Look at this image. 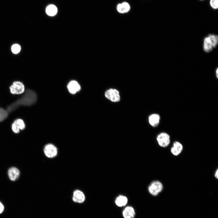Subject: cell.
Wrapping results in <instances>:
<instances>
[{
	"label": "cell",
	"mask_w": 218,
	"mask_h": 218,
	"mask_svg": "<svg viewBox=\"0 0 218 218\" xmlns=\"http://www.w3.org/2000/svg\"><path fill=\"white\" fill-rule=\"evenodd\" d=\"M4 207L3 204L0 202V214L2 213L4 211Z\"/></svg>",
	"instance_id": "21"
},
{
	"label": "cell",
	"mask_w": 218,
	"mask_h": 218,
	"mask_svg": "<svg viewBox=\"0 0 218 218\" xmlns=\"http://www.w3.org/2000/svg\"><path fill=\"white\" fill-rule=\"evenodd\" d=\"M44 152L45 155L49 158H53L57 155L58 149L56 147L51 144H46L44 148Z\"/></svg>",
	"instance_id": "6"
},
{
	"label": "cell",
	"mask_w": 218,
	"mask_h": 218,
	"mask_svg": "<svg viewBox=\"0 0 218 218\" xmlns=\"http://www.w3.org/2000/svg\"><path fill=\"white\" fill-rule=\"evenodd\" d=\"M157 140L159 145L163 147H167L170 143V136L165 132L160 133L157 136Z\"/></svg>",
	"instance_id": "4"
},
{
	"label": "cell",
	"mask_w": 218,
	"mask_h": 218,
	"mask_svg": "<svg viewBox=\"0 0 218 218\" xmlns=\"http://www.w3.org/2000/svg\"><path fill=\"white\" fill-rule=\"evenodd\" d=\"M183 149L182 144L177 141L174 142L171 147L170 151L172 154L174 156H177L181 152Z\"/></svg>",
	"instance_id": "12"
},
{
	"label": "cell",
	"mask_w": 218,
	"mask_h": 218,
	"mask_svg": "<svg viewBox=\"0 0 218 218\" xmlns=\"http://www.w3.org/2000/svg\"><path fill=\"white\" fill-rule=\"evenodd\" d=\"M20 172L19 170L15 167H11L8 171V175L9 179L12 181L16 180L19 177Z\"/></svg>",
	"instance_id": "11"
},
{
	"label": "cell",
	"mask_w": 218,
	"mask_h": 218,
	"mask_svg": "<svg viewBox=\"0 0 218 218\" xmlns=\"http://www.w3.org/2000/svg\"><path fill=\"white\" fill-rule=\"evenodd\" d=\"M211 7L214 9L218 8V0H210V2Z\"/></svg>",
	"instance_id": "20"
},
{
	"label": "cell",
	"mask_w": 218,
	"mask_h": 218,
	"mask_svg": "<svg viewBox=\"0 0 218 218\" xmlns=\"http://www.w3.org/2000/svg\"><path fill=\"white\" fill-rule=\"evenodd\" d=\"M11 93L13 94H20L23 93L25 91V87L23 84L21 82H14L9 88Z\"/></svg>",
	"instance_id": "7"
},
{
	"label": "cell",
	"mask_w": 218,
	"mask_h": 218,
	"mask_svg": "<svg viewBox=\"0 0 218 218\" xmlns=\"http://www.w3.org/2000/svg\"><path fill=\"white\" fill-rule=\"evenodd\" d=\"M25 127L24 121L21 119H17L15 120L12 125V129L15 133H18L20 131V130H22Z\"/></svg>",
	"instance_id": "8"
},
{
	"label": "cell",
	"mask_w": 218,
	"mask_h": 218,
	"mask_svg": "<svg viewBox=\"0 0 218 218\" xmlns=\"http://www.w3.org/2000/svg\"><path fill=\"white\" fill-rule=\"evenodd\" d=\"M214 176L217 179L218 178V169H217L216 170V171L215 172V173H214Z\"/></svg>",
	"instance_id": "22"
},
{
	"label": "cell",
	"mask_w": 218,
	"mask_h": 218,
	"mask_svg": "<svg viewBox=\"0 0 218 218\" xmlns=\"http://www.w3.org/2000/svg\"><path fill=\"white\" fill-rule=\"evenodd\" d=\"M218 43V36L213 34H210L203 39V48L204 52L209 53L217 46Z\"/></svg>",
	"instance_id": "2"
},
{
	"label": "cell",
	"mask_w": 218,
	"mask_h": 218,
	"mask_svg": "<svg viewBox=\"0 0 218 218\" xmlns=\"http://www.w3.org/2000/svg\"><path fill=\"white\" fill-rule=\"evenodd\" d=\"M216 76L218 78V68H217L215 70Z\"/></svg>",
	"instance_id": "23"
},
{
	"label": "cell",
	"mask_w": 218,
	"mask_h": 218,
	"mask_svg": "<svg viewBox=\"0 0 218 218\" xmlns=\"http://www.w3.org/2000/svg\"><path fill=\"white\" fill-rule=\"evenodd\" d=\"M21 50L20 46L18 44H15L11 47L12 52L15 54L18 53Z\"/></svg>",
	"instance_id": "19"
},
{
	"label": "cell",
	"mask_w": 218,
	"mask_h": 218,
	"mask_svg": "<svg viewBox=\"0 0 218 218\" xmlns=\"http://www.w3.org/2000/svg\"><path fill=\"white\" fill-rule=\"evenodd\" d=\"M123 215L124 218H133L135 215L134 210L131 206H127L123 210Z\"/></svg>",
	"instance_id": "15"
},
{
	"label": "cell",
	"mask_w": 218,
	"mask_h": 218,
	"mask_svg": "<svg viewBox=\"0 0 218 218\" xmlns=\"http://www.w3.org/2000/svg\"><path fill=\"white\" fill-rule=\"evenodd\" d=\"M105 97L114 102L120 101V97L119 91L115 89L110 88L107 90L105 93Z\"/></svg>",
	"instance_id": "5"
},
{
	"label": "cell",
	"mask_w": 218,
	"mask_h": 218,
	"mask_svg": "<svg viewBox=\"0 0 218 218\" xmlns=\"http://www.w3.org/2000/svg\"><path fill=\"white\" fill-rule=\"evenodd\" d=\"M46 12L48 15L53 16L56 14L57 12V8L54 5H50L47 7Z\"/></svg>",
	"instance_id": "17"
},
{
	"label": "cell",
	"mask_w": 218,
	"mask_h": 218,
	"mask_svg": "<svg viewBox=\"0 0 218 218\" xmlns=\"http://www.w3.org/2000/svg\"><path fill=\"white\" fill-rule=\"evenodd\" d=\"M68 90L70 93L75 94L81 89V86L78 82L72 81L70 82L67 85Z\"/></svg>",
	"instance_id": "10"
},
{
	"label": "cell",
	"mask_w": 218,
	"mask_h": 218,
	"mask_svg": "<svg viewBox=\"0 0 218 218\" xmlns=\"http://www.w3.org/2000/svg\"><path fill=\"white\" fill-rule=\"evenodd\" d=\"M72 200L75 202L81 203L84 201L85 196L81 191L78 190H76L73 192Z\"/></svg>",
	"instance_id": "9"
},
{
	"label": "cell",
	"mask_w": 218,
	"mask_h": 218,
	"mask_svg": "<svg viewBox=\"0 0 218 218\" xmlns=\"http://www.w3.org/2000/svg\"><path fill=\"white\" fill-rule=\"evenodd\" d=\"M160 117L159 114H152L149 117L148 121L150 124L153 127L157 126L159 124Z\"/></svg>",
	"instance_id": "14"
},
{
	"label": "cell",
	"mask_w": 218,
	"mask_h": 218,
	"mask_svg": "<svg viewBox=\"0 0 218 218\" xmlns=\"http://www.w3.org/2000/svg\"><path fill=\"white\" fill-rule=\"evenodd\" d=\"M37 100V96L35 92L31 90H27L21 97L8 107L6 111L9 113L21 106H31L35 103Z\"/></svg>",
	"instance_id": "1"
},
{
	"label": "cell",
	"mask_w": 218,
	"mask_h": 218,
	"mask_svg": "<svg viewBox=\"0 0 218 218\" xmlns=\"http://www.w3.org/2000/svg\"><path fill=\"white\" fill-rule=\"evenodd\" d=\"M127 202L126 197L122 195L118 197L115 200L116 204L118 206L121 207L125 206Z\"/></svg>",
	"instance_id": "16"
},
{
	"label": "cell",
	"mask_w": 218,
	"mask_h": 218,
	"mask_svg": "<svg viewBox=\"0 0 218 218\" xmlns=\"http://www.w3.org/2000/svg\"><path fill=\"white\" fill-rule=\"evenodd\" d=\"M8 112L3 108H0V122L2 121L8 117Z\"/></svg>",
	"instance_id": "18"
},
{
	"label": "cell",
	"mask_w": 218,
	"mask_h": 218,
	"mask_svg": "<svg viewBox=\"0 0 218 218\" xmlns=\"http://www.w3.org/2000/svg\"><path fill=\"white\" fill-rule=\"evenodd\" d=\"M116 9L119 13L123 14L129 12L130 10V6L128 2H124L118 4L117 5Z\"/></svg>",
	"instance_id": "13"
},
{
	"label": "cell",
	"mask_w": 218,
	"mask_h": 218,
	"mask_svg": "<svg viewBox=\"0 0 218 218\" xmlns=\"http://www.w3.org/2000/svg\"><path fill=\"white\" fill-rule=\"evenodd\" d=\"M163 186L160 181L155 180L153 181L149 186L148 188L149 192L153 196L157 195L163 190Z\"/></svg>",
	"instance_id": "3"
}]
</instances>
